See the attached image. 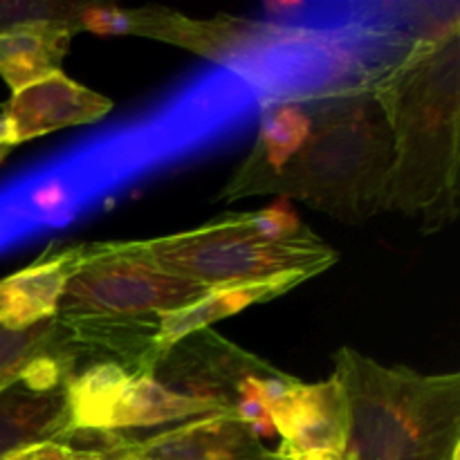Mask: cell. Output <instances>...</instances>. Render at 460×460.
I'll use <instances>...</instances> for the list:
<instances>
[{
    "instance_id": "6da1fadb",
    "label": "cell",
    "mask_w": 460,
    "mask_h": 460,
    "mask_svg": "<svg viewBox=\"0 0 460 460\" xmlns=\"http://www.w3.org/2000/svg\"><path fill=\"white\" fill-rule=\"evenodd\" d=\"M394 137L385 211L436 234L460 205V21L413 40L402 58L371 81Z\"/></svg>"
},
{
    "instance_id": "7a4b0ae2",
    "label": "cell",
    "mask_w": 460,
    "mask_h": 460,
    "mask_svg": "<svg viewBox=\"0 0 460 460\" xmlns=\"http://www.w3.org/2000/svg\"><path fill=\"white\" fill-rule=\"evenodd\" d=\"M305 142L270 184L268 196L299 200L328 218L364 225L385 211L394 137L377 94L350 85L310 94Z\"/></svg>"
},
{
    "instance_id": "3957f363",
    "label": "cell",
    "mask_w": 460,
    "mask_h": 460,
    "mask_svg": "<svg viewBox=\"0 0 460 460\" xmlns=\"http://www.w3.org/2000/svg\"><path fill=\"white\" fill-rule=\"evenodd\" d=\"M335 377L349 402L346 460H460V376L385 367L344 346Z\"/></svg>"
},
{
    "instance_id": "277c9868",
    "label": "cell",
    "mask_w": 460,
    "mask_h": 460,
    "mask_svg": "<svg viewBox=\"0 0 460 460\" xmlns=\"http://www.w3.org/2000/svg\"><path fill=\"white\" fill-rule=\"evenodd\" d=\"M142 243L162 268L207 290L283 274L313 279L337 263V252L283 207L223 216L189 232Z\"/></svg>"
},
{
    "instance_id": "5b68a950",
    "label": "cell",
    "mask_w": 460,
    "mask_h": 460,
    "mask_svg": "<svg viewBox=\"0 0 460 460\" xmlns=\"http://www.w3.org/2000/svg\"><path fill=\"white\" fill-rule=\"evenodd\" d=\"M207 288L171 274L142 241L85 243L81 263L58 301L61 319H155L207 295Z\"/></svg>"
},
{
    "instance_id": "8992f818",
    "label": "cell",
    "mask_w": 460,
    "mask_h": 460,
    "mask_svg": "<svg viewBox=\"0 0 460 460\" xmlns=\"http://www.w3.org/2000/svg\"><path fill=\"white\" fill-rule=\"evenodd\" d=\"M72 30L99 36H142L189 49L211 61H227L229 54L241 52L256 27L243 18H189L164 7L126 9L108 3H76Z\"/></svg>"
},
{
    "instance_id": "52a82bcc",
    "label": "cell",
    "mask_w": 460,
    "mask_h": 460,
    "mask_svg": "<svg viewBox=\"0 0 460 460\" xmlns=\"http://www.w3.org/2000/svg\"><path fill=\"white\" fill-rule=\"evenodd\" d=\"M272 371V364L205 328L162 350L148 376L173 394L227 413L241 382Z\"/></svg>"
},
{
    "instance_id": "ba28073f",
    "label": "cell",
    "mask_w": 460,
    "mask_h": 460,
    "mask_svg": "<svg viewBox=\"0 0 460 460\" xmlns=\"http://www.w3.org/2000/svg\"><path fill=\"white\" fill-rule=\"evenodd\" d=\"M274 434L281 438L277 449L283 458L305 452L346 454L349 445V402L335 376L305 385L290 377L270 402Z\"/></svg>"
},
{
    "instance_id": "9c48e42d",
    "label": "cell",
    "mask_w": 460,
    "mask_h": 460,
    "mask_svg": "<svg viewBox=\"0 0 460 460\" xmlns=\"http://www.w3.org/2000/svg\"><path fill=\"white\" fill-rule=\"evenodd\" d=\"M115 103L88 85L76 84L66 72L18 90L3 106L12 146L72 126L102 121Z\"/></svg>"
},
{
    "instance_id": "30bf717a",
    "label": "cell",
    "mask_w": 460,
    "mask_h": 460,
    "mask_svg": "<svg viewBox=\"0 0 460 460\" xmlns=\"http://www.w3.org/2000/svg\"><path fill=\"white\" fill-rule=\"evenodd\" d=\"M128 447L144 460H277L263 438L236 413H211L157 431L146 438H128Z\"/></svg>"
},
{
    "instance_id": "8fae6325",
    "label": "cell",
    "mask_w": 460,
    "mask_h": 460,
    "mask_svg": "<svg viewBox=\"0 0 460 460\" xmlns=\"http://www.w3.org/2000/svg\"><path fill=\"white\" fill-rule=\"evenodd\" d=\"M310 124H313L310 94L265 103L254 146L247 153L243 164L234 171L220 198L241 200V198L268 196L270 184L308 137Z\"/></svg>"
},
{
    "instance_id": "7c38bea8",
    "label": "cell",
    "mask_w": 460,
    "mask_h": 460,
    "mask_svg": "<svg viewBox=\"0 0 460 460\" xmlns=\"http://www.w3.org/2000/svg\"><path fill=\"white\" fill-rule=\"evenodd\" d=\"M84 252L85 243L66 247L0 279V326L30 328L57 317L63 288L84 259Z\"/></svg>"
},
{
    "instance_id": "4fadbf2b",
    "label": "cell",
    "mask_w": 460,
    "mask_h": 460,
    "mask_svg": "<svg viewBox=\"0 0 460 460\" xmlns=\"http://www.w3.org/2000/svg\"><path fill=\"white\" fill-rule=\"evenodd\" d=\"M72 431L66 386L36 394L21 382L0 391V460L43 443H61Z\"/></svg>"
},
{
    "instance_id": "5bb4252c",
    "label": "cell",
    "mask_w": 460,
    "mask_h": 460,
    "mask_svg": "<svg viewBox=\"0 0 460 460\" xmlns=\"http://www.w3.org/2000/svg\"><path fill=\"white\" fill-rule=\"evenodd\" d=\"M308 279L310 277L305 274H283V277L268 279V281L214 288L193 304L173 310V313L160 314L157 317V344L162 350H166L191 332L211 328V323L232 317L250 305L277 299Z\"/></svg>"
},
{
    "instance_id": "9a60e30c",
    "label": "cell",
    "mask_w": 460,
    "mask_h": 460,
    "mask_svg": "<svg viewBox=\"0 0 460 460\" xmlns=\"http://www.w3.org/2000/svg\"><path fill=\"white\" fill-rule=\"evenodd\" d=\"M75 31L61 22L22 27L0 36V79L9 90L27 88L61 72Z\"/></svg>"
},
{
    "instance_id": "2e32d148",
    "label": "cell",
    "mask_w": 460,
    "mask_h": 460,
    "mask_svg": "<svg viewBox=\"0 0 460 460\" xmlns=\"http://www.w3.org/2000/svg\"><path fill=\"white\" fill-rule=\"evenodd\" d=\"M211 413L223 411L173 394V391L164 389L160 382L153 380L151 376H133L112 409L108 431L124 434L130 429L184 422L200 416H211Z\"/></svg>"
},
{
    "instance_id": "e0dca14e",
    "label": "cell",
    "mask_w": 460,
    "mask_h": 460,
    "mask_svg": "<svg viewBox=\"0 0 460 460\" xmlns=\"http://www.w3.org/2000/svg\"><path fill=\"white\" fill-rule=\"evenodd\" d=\"M130 377L126 368L111 362L81 368L66 386L72 429L108 431L112 409Z\"/></svg>"
},
{
    "instance_id": "ac0fdd59",
    "label": "cell",
    "mask_w": 460,
    "mask_h": 460,
    "mask_svg": "<svg viewBox=\"0 0 460 460\" xmlns=\"http://www.w3.org/2000/svg\"><path fill=\"white\" fill-rule=\"evenodd\" d=\"M54 319L30 328L0 326V391L18 382L27 364L52 341Z\"/></svg>"
},
{
    "instance_id": "d6986e66",
    "label": "cell",
    "mask_w": 460,
    "mask_h": 460,
    "mask_svg": "<svg viewBox=\"0 0 460 460\" xmlns=\"http://www.w3.org/2000/svg\"><path fill=\"white\" fill-rule=\"evenodd\" d=\"M75 12L76 3L66 0H0V36L43 22L72 27Z\"/></svg>"
},
{
    "instance_id": "ffe728a7",
    "label": "cell",
    "mask_w": 460,
    "mask_h": 460,
    "mask_svg": "<svg viewBox=\"0 0 460 460\" xmlns=\"http://www.w3.org/2000/svg\"><path fill=\"white\" fill-rule=\"evenodd\" d=\"M72 449L63 443H43L16 454V460H70Z\"/></svg>"
},
{
    "instance_id": "44dd1931",
    "label": "cell",
    "mask_w": 460,
    "mask_h": 460,
    "mask_svg": "<svg viewBox=\"0 0 460 460\" xmlns=\"http://www.w3.org/2000/svg\"><path fill=\"white\" fill-rule=\"evenodd\" d=\"M102 456H103V460H144L142 456H137V454L128 447V438H126V443L121 445V447L112 449V452H108V454H102Z\"/></svg>"
},
{
    "instance_id": "7402d4cb",
    "label": "cell",
    "mask_w": 460,
    "mask_h": 460,
    "mask_svg": "<svg viewBox=\"0 0 460 460\" xmlns=\"http://www.w3.org/2000/svg\"><path fill=\"white\" fill-rule=\"evenodd\" d=\"M286 460H346V454H335V452H305L299 456H292Z\"/></svg>"
},
{
    "instance_id": "603a6c76",
    "label": "cell",
    "mask_w": 460,
    "mask_h": 460,
    "mask_svg": "<svg viewBox=\"0 0 460 460\" xmlns=\"http://www.w3.org/2000/svg\"><path fill=\"white\" fill-rule=\"evenodd\" d=\"M0 148H12V135H9V126L3 112H0Z\"/></svg>"
},
{
    "instance_id": "cb8c5ba5",
    "label": "cell",
    "mask_w": 460,
    "mask_h": 460,
    "mask_svg": "<svg viewBox=\"0 0 460 460\" xmlns=\"http://www.w3.org/2000/svg\"><path fill=\"white\" fill-rule=\"evenodd\" d=\"M70 460H103L102 454H93V452H75L72 449Z\"/></svg>"
},
{
    "instance_id": "d4e9b609",
    "label": "cell",
    "mask_w": 460,
    "mask_h": 460,
    "mask_svg": "<svg viewBox=\"0 0 460 460\" xmlns=\"http://www.w3.org/2000/svg\"><path fill=\"white\" fill-rule=\"evenodd\" d=\"M7 153H9V148H0V162H3L4 157H7Z\"/></svg>"
},
{
    "instance_id": "484cf974",
    "label": "cell",
    "mask_w": 460,
    "mask_h": 460,
    "mask_svg": "<svg viewBox=\"0 0 460 460\" xmlns=\"http://www.w3.org/2000/svg\"><path fill=\"white\" fill-rule=\"evenodd\" d=\"M4 460H16V456H9V458H4Z\"/></svg>"
},
{
    "instance_id": "4316f807",
    "label": "cell",
    "mask_w": 460,
    "mask_h": 460,
    "mask_svg": "<svg viewBox=\"0 0 460 460\" xmlns=\"http://www.w3.org/2000/svg\"><path fill=\"white\" fill-rule=\"evenodd\" d=\"M277 460H286V458H283V456H281V454H279V458H277Z\"/></svg>"
}]
</instances>
